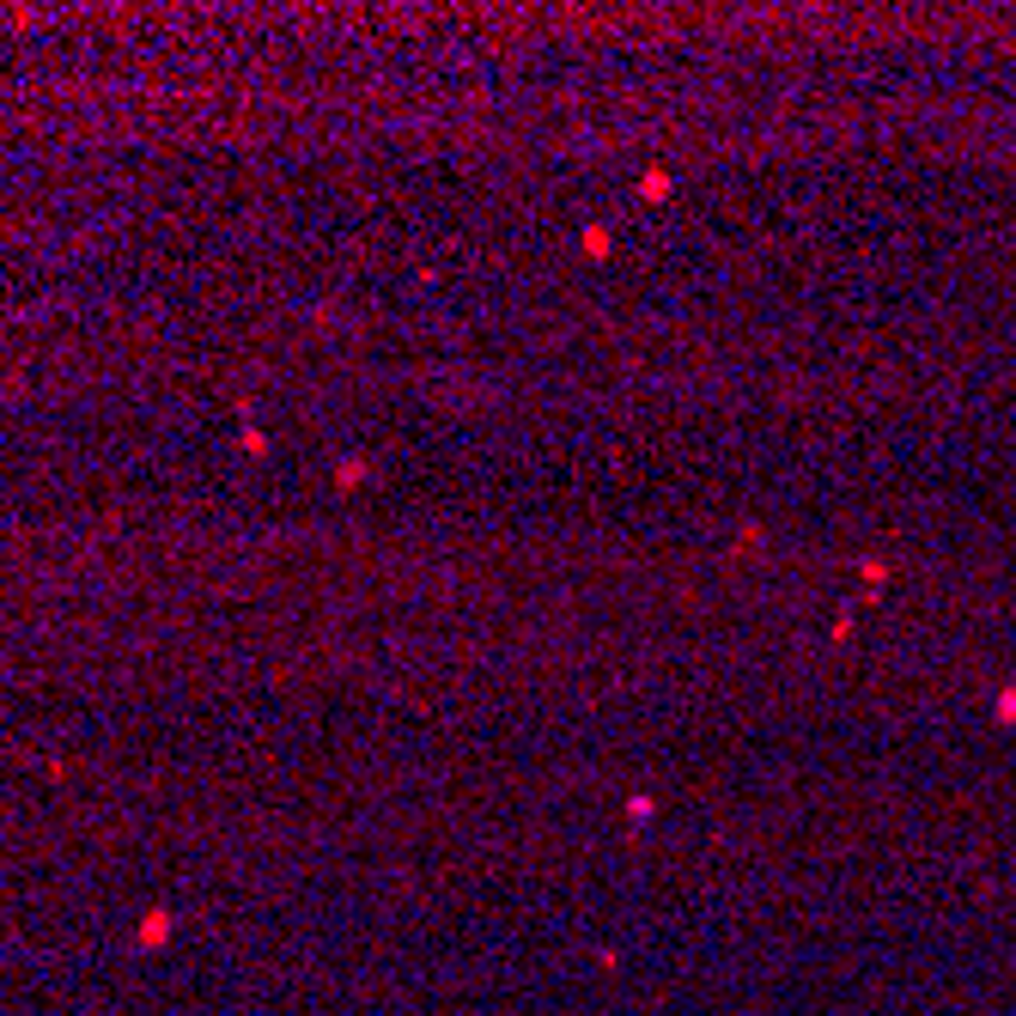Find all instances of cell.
Wrapping results in <instances>:
<instances>
[{"label": "cell", "instance_id": "1", "mask_svg": "<svg viewBox=\"0 0 1016 1016\" xmlns=\"http://www.w3.org/2000/svg\"><path fill=\"white\" fill-rule=\"evenodd\" d=\"M998 719H1016V688H1005V694H998Z\"/></svg>", "mask_w": 1016, "mask_h": 1016}]
</instances>
